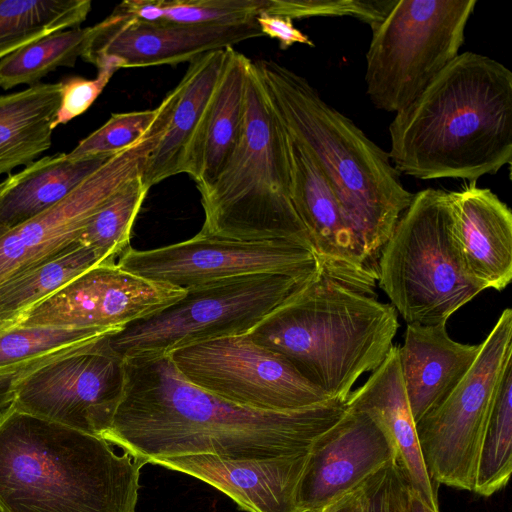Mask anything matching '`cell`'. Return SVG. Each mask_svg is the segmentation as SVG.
I'll use <instances>...</instances> for the list:
<instances>
[{
	"mask_svg": "<svg viewBox=\"0 0 512 512\" xmlns=\"http://www.w3.org/2000/svg\"><path fill=\"white\" fill-rule=\"evenodd\" d=\"M123 362L122 396L101 437L147 463L189 455H294L307 451L346 410L338 399L293 411L255 410L195 386L169 355L140 353Z\"/></svg>",
	"mask_w": 512,
	"mask_h": 512,
	"instance_id": "obj_1",
	"label": "cell"
},
{
	"mask_svg": "<svg viewBox=\"0 0 512 512\" xmlns=\"http://www.w3.org/2000/svg\"><path fill=\"white\" fill-rule=\"evenodd\" d=\"M389 157L422 180L476 182L512 162V72L475 52L459 53L389 125Z\"/></svg>",
	"mask_w": 512,
	"mask_h": 512,
	"instance_id": "obj_2",
	"label": "cell"
},
{
	"mask_svg": "<svg viewBox=\"0 0 512 512\" xmlns=\"http://www.w3.org/2000/svg\"><path fill=\"white\" fill-rule=\"evenodd\" d=\"M254 64L286 130L333 189L365 265L378 277L381 251L414 194L389 154L304 77L272 60Z\"/></svg>",
	"mask_w": 512,
	"mask_h": 512,
	"instance_id": "obj_3",
	"label": "cell"
},
{
	"mask_svg": "<svg viewBox=\"0 0 512 512\" xmlns=\"http://www.w3.org/2000/svg\"><path fill=\"white\" fill-rule=\"evenodd\" d=\"M145 464L100 436L0 411L1 512H135Z\"/></svg>",
	"mask_w": 512,
	"mask_h": 512,
	"instance_id": "obj_4",
	"label": "cell"
},
{
	"mask_svg": "<svg viewBox=\"0 0 512 512\" xmlns=\"http://www.w3.org/2000/svg\"><path fill=\"white\" fill-rule=\"evenodd\" d=\"M396 309L316 272L247 335L288 360L328 398L346 401L358 378L375 370L393 346Z\"/></svg>",
	"mask_w": 512,
	"mask_h": 512,
	"instance_id": "obj_5",
	"label": "cell"
},
{
	"mask_svg": "<svg viewBox=\"0 0 512 512\" xmlns=\"http://www.w3.org/2000/svg\"><path fill=\"white\" fill-rule=\"evenodd\" d=\"M200 194L205 213L200 233L245 241L286 240L314 252L291 199L289 135L252 60L238 146Z\"/></svg>",
	"mask_w": 512,
	"mask_h": 512,
	"instance_id": "obj_6",
	"label": "cell"
},
{
	"mask_svg": "<svg viewBox=\"0 0 512 512\" xmlns=\"http://www.w3.org/2000/svg\"><path fill=\"white\" fill-rule=\"evenodd\" d=\"M377 273L407 324L446 323L483 291L456 243L451 192L427 188L413 195L381 251Z\"/></svg>",
	"mask_w": 512,
	"mask_h": 512,
	"instance_id": "obj_7",
	"label": "cell"
},
{
	"mask_svg": "<svg viewBox=\"0 0 512 512\" xmlns=\"http://www.w3.org/2000/svg\"><path fill=\"white\" fill-rule=\"evenodd\" d=\"M311 276L258 273L217 280L187 290L179 300L131 322L105 341L123 359L140 353L169 355L202 342L247 334Z\"/></svg>",
	"mask_w": 512,
	"mask_h": 512,
	"instance_id": "obj_8",
	"label": "cell"
},
{
	"mask_svg": "<svg viewBox=\"0 0 512 512\" xmlns=\"http://www.w3.org/2000/svg\"><path fill=\"white\" fill-rule=\"evenodd\" d=\"M476 4V0H396L372 29L366 54V92L376 108L401 111L456 58Z\"/></svg>",
	"mask_w": 512,
	"mask_h": 512,
	"instance_id": "obj_9",
	"label": "cell"
},
{
	"mask_svg": "<svg viewBox=\"0 0 512 512\" xmlns=\"http://www.w3.org/2000/svg\"><path fill=\"white\" fill-rule=\"evenodd\" d=\"M512 364V310L505 309L460 383L416 423L425 467L437 484L473 491L484 431Z\"/></svg>",
	"mask_w": 512,
	"mask_h": 512,
	"instance_id": "obj_10",
	"label": "cell"
},
{
	"mask_svg": "<svg viewBox=\"0 0 512 512\" xmlns=\"http://www.w3.org/2000/svg\"><path fill=\"white\" fill-rule=\"evenodd\" d=\"M169 356L189 382L240 406L293 411L330 400L283 356L247 334L191 345Z\"/></svg>",
	"mask_w": 512,
	"mask_h": 512,
	"instance_id": "obj_11",
	"label": "cell"
},
{
	"mask_svg": "<svg viewBox=\"0 0 512 512\" xmlns=\"http://www.w3.org/2000/svg\"><path fill=\"white\" fill-rule=\"evenodd\" d=\"M118 266L145 279L187 291L234 276L277 273L309 277L315 253L286 240H235L198 233L183 242L151 250L129 247Z\"/></svg>",
	"mask_w": 512,
	"mask_h": 512,
	"instance_id": "obj_12",
	"label": "cell"
},
{
	"mask_svg": "<svg viewBox=\"0 0 512 512\" xmlns=\"http://www.w3.org/2000/svg\"><path fill=\"white\" fill-rule=\"evenodd\" d=\"M105 338L36 369L18 383L11 405L101 437L112 422L124 386L123 359L110 350Z\"/></svg>",
	"mask_w": 512,
	"mask_h": 512,
	"instance_id": "obj_13",
	"label": "cell"
},
{
	"mask_svg": "<svg viewBox=\"0 0 512 512\" xmlns=\"http://www.w3.org/2000/svg\"><path fill=\"white\" fill-rule=\"evenodd\" d=\"M162 132L161 124H154L144 138L112 156L58 204L15 227H0V284L77 243L101 206L142 175Z\"/></svg>",
	"mask_w": 512,
	"mask_h": 512,
	"instance_id": "obj_14",
	"label": "cell"
},
{
	"mask_svg": "<svg viewBox=\"0 0 512 512\" xmlns=\"http://www.w3.org/2000/svg\"><path fill=\"white\" fill-rule=\"evenodd\" d=\"M185 293L130 273L115 261L103 262L20 314L17 325L121 330Z\"/></svg>",
	"mask_w": 512,
	"mask_h": 512,
	"instance_id": "obj_15",
	"label": "cell"
},
{
	"mask_svg": "<svg viewBox=\"0 0 512 512\" xmlns=\"http://www.w3.org/2000/svg\"><path fill=\"white\" fill-rule=\"evenodd\" d=\"M95 25L96 33L82 58L97 69L176 65L264 36L256 18L232 24L185 25L145 22L113 11Z\"/></svg>",
	"mask_w": 512,
	"mask_h": 512,
	"instance_id": "obj_16",
	"label": "cell"
},
{
	"mask_svg": "<svg viewBox=\"0 0 512 512\" xmlns=\"http://www.w3.org/2000/svg\"><path fill=\"white\" fill-rule=\"evenodd\" d=\"M395 459L394 444L382 423L346 407L308 449L297 488L299 512H321Z\"/></svg>",
	"mask_w": 512,
	"mask_h": 512,
	"instance_id": "obj_17",
	"label": "cell"
},
{
	"mask_svg": "<svg viewBox=\"0 0 512 512\" xmlns=\"http://www.w3.org/2000/svg\"><path fill=\"white\" fill-rule=\"evenodd\" d=\"M289 152L292 203L308 232L318 265L344 284L375 293L378 277L365 265L333 189L290 135Z\"/></svg>",
	"mask_w": 512,
	"mask_h": 512,
	"instance_id": "obj_18",
	"label": "cell"
},
{
	"mask_svg": "<svg viewBox=\"0 0 512 512\" xmlns=\"http://www.w3.org/2000/svg\"><path fill=\"white\" fill-rule=\"evenodd\" d=\"M226 49L207 52L189 62L186 73L170 91L166 126L141 175L146 188L180 173L197 179L205 127L224 71Z\"/></svg>",
	"mask_w": 512,
	"mask_h": 512,
	"instance_id": "obj_19",
	"label": "cell"
},
{
	"mask_svg": "<svg viewBox=\"0 0 512 512\" xmlns=\"http://www.w3.org/2000/svg\"><path fill=\"white\" fill-rule=\"evenodd\" d=\"M307 452L246 460L189 455L155 459L149 463L203 481L247 512H299L297 488Z\"/></svg>",
	"mask_w": 512,
	"mask_h": 512,
	"instance_id": "obj_20",
	"label": "cell"
},
{
	"mask_svg": "<svg viewBox=\"0 0 512 512\" xmlns=\"http://www.w3.org/2000/svg\"><path fill=\"white\" fill-rule=\"evenodd\" d=\"M451 196L455 239L467 272L483 290H503L512 279L510 208L476 182Z\"/></svg>",
	"mask_w": 512,
	"mask_h": 512,
	"instance_id": "obj_21",
	"label": "cell"
},
{
	"mask_svg": "<svg viewBox=\"0 0 512 512\" xmlns=\"http://www.w3.org/2000/svg\"><path fill=\"white\" fill-rule=\"evenodd\" d=\"M480 349L481 344L454 341L448 335L446 323L407 324L398 359L415 423L448 397L467 374Z\"/></svg>",
	"mask_w": 512,
	"mask_h": 512,
	"instance_id": "obj_22",
	"label": "cell"
},
{
	"mask_svg": "<svg viewBox=\"0 0 512 512\" xmlns=\"http://www.w3.org/2000/svg\"><path fill=\"white\" fill-rule=\"evenodd\" d=\"M346 407L367 412L387 430L396 450V465L407 486L439 511L438 487L429 475L420 450L416 423L412 417L398 359L393 345L384 361L368 380L350 392Z\"/></svg>",
	"mask_w": 512,
	"mask_h": 512,
	"instance_id": "obj_23",
	"label": "cell"
},
{
	"mask_svg": "<svg viewBox=\"0 0 512 512\" xmlns=\"http://www.w3.org/2000/svg\"><path fill=\"white\" fill-rule=\"evenodd\" d=\"M111 157L58 153L26 166L0 196V227H15L52 208Z\"/></svg>",
	"mask_w": 512,
	"mask_h": 512,
	"instance_id": "obj_24",
	"label": "cell"
},
{
	"mask_svg": "<svg viewBox=\"0 0 512 512\" xmlns=\"http://www.w3.org/2000/svg\"><path fill=\"white\" fill-rule=\"evenodd\" d=\"M60 100L61 82L0 95V175L32 164L51 147Z\"/></svg>",
	"mask_w": 512,
	"mask_h": 512,
	"instance_id": "obj_25",
	"label": "cell"
},
{
	"mask_svg": "<svg viewBox=\"0 0 512 512\" xmlns=\"http://www.w3.org/2000/svg\"><path fill=\"white\" fill-rule=\"evenodd\" d=\"M226 51L224 71L202 141L199 174L195 180L200 192L212 185L229 162L244 125L246 75L251 59L233 47Z\"/></svg>",
	"mask_w": 512,
	"mask_h": 512,
	"instance_id": "obj_26",
	"label": "cell"
},
{
	"mask_svg": "<svg viewBox=\"0 0 512 512\" xmlns=\"http://www.w3.org/2000/svg\"><path fill=\"white\" fill-rule=\"evenodd\" d=\"M102 263L78 242L0 284V320L17 324L20 314L49 297L91 267Z\"/></svg>",
	"mask_w": 512,
	"mask_h": 512,
	"instance_id": "obj_27",
	"label": "cell"
},
{
	"mask_svg": "<svg viewBox=\"0 0 512 512\" xmlns=\"http://www.w3.org/2000/svg\"><path fill=\"white\" fill-rule=\"evenodd\" d=\"M90 0H0V60L57 31L76 28Z\"/></svg>",
	"mask_w": 512,
	"mask_h": 512,
	"instance_id": "obj_28",
	"label": "cell"
},
{
	"mask_svg": "<svg viewBox=\"0 0 512 512\" xmlns=\"http://www.w3.org/2000/svg\"><path fill=\"white\" fill-rule=\"evenodd\" d=\"M96 25L70 28L44 36L0 60V87L34 85L58 67H73L88 49Z\"/></svg>",
	"mask_w": 512,
	"mask_h": 512,
	"instance_id": "obj_29",
	"label": "cell"
},
{
	"mask_svg": "<svg viewBox=\"0 0 512 512\" xmlns=\"http://www.w3.org/2000/svg\"><path fill=\"white\" fill-rule=\"evenodd\" d=\"M113 328H60L14 325L0 332V375L43 358L95 344Z\"/></svg>",
	"mask_w": 512,
	"mask_h": 512,
	"instance_id": "obj_30",
	"label": "cell"
},
{
	"mask_svg": "<svg viewBox=\"0 0 512 512\" xmlns=\"http://www.w3.org/2000/svg\"><path fill=\"white\" fill-rule=\"evenodd\" d=\"M512 471V364L504 373L482 438L473 492L491 496Z\"/></svg>",
	"mask_w": 512,
	"mask_h": 512,
	"instance_id": "obj_31",
	"label": "cell"
},
{
	"mask_svg": "<svg viewBox=\"0 0 512 512\" xmlns=\"http://www.w3.org/2000/svg\"><path fill=\"white\" fill-rule=\"evenodd\" d=\"M141 175L130 179L91 217L78 243L93 249L103 262H112L130 246L135 219L148 194Z\"/></svg>",
	"mask_w": 512,
	"mask_h": 512,
	"instance_id": "obj_32",
	"label": "cell"
},
{
	"mask_svg": "<svg viewBox=\"0 0 512 512\" xmlns=\"http://www.w3.org/2000/svg\"><path fill=\"white\" fill-rule=\"evenodd\" d=\"M269 0H154L155 22L185 25L232 24L255 19Z\"/></svg>",
	"mask_w": 512,
	"mask_h": 512,
	"instance_id": "obj_33",
	"label": "cell"
},
{
	"mask_svg": "<svg viewBox=\"0 0 512 512\" xmlns=\"http://www.w3.org/2000/svg\"><path fill=\"white\" fill-rule=\"evenodd\" d=\"M160 113L155 109L115 113L100 128L82 139L68 154L73 158L116 155L144 138Z\"/></svg>",
	"mask_w": 512,
	"mask_h": 512,
	"instance_id": "obj_34",
	"label": "cell"
},
{
	"mask_svg": "<svg viewBox=\"0 0 512 512\" xmlns=\"http://www.w3.org/2000/svg\"><path fill=\"white\" fill-rule=\"evenodd\" d=\"M396 0H269L268 14L302 19L309 17L357 18L371 27L379 25Z\"/></svg>",
	"mask_w": 512,
	"mask_h": 512,
	"instance_id": "obj_35",
	"label": "cell"
},
{
	"mask_svg": "<svg viewBox=\"0 0 512 512\" xmlns=\"http://www.w3.org/2000/svg\"><path fill=\"white\" fill-rule=\"evenodd\" d=\"M363 512H405L407 484L395 460L362 484Z\"/></svg>",
	"mask_w": 512,
	"mask_h": 512,
	"instance_id": "obj_36",
	"label": "cell"
},
{
	"mask_svg": "<svg viewBox=\"0 0 512 512\" xmlns=\"http://www.w3.org/2000/svg\"><path fill=\"white\" fill-rule=\"evenodd\" d=\"M116 70L112 66H102L94 79L71 77L61 81V100L53 130L83 114L101 94Z\"/></svg>",
	"mask_w": 512,
	"mask_h": 512,
	"instance_id": "obj_37",
	"label": "cell"
},
{
	"mask_svg": "<svg viewBox=\"0 0 512 512\" xmlns=\"http://www.w3.org/2000/svg\"><path fill=\"white\" fill-rule=\"evenodd\" d=\"M256 22L263 35L279 41L281 49H287L296 43L314 46L312 40L297 29L293 20L288 17L262 12L256 17Z\"/></svg>",
	"mask_w": 512,
	"mask_h": 512,
	"instance_id": "obj_38",
	"label": "cell"
},
{
	"mask_svg": "<svg viewBox=\"0 0 512 512\" xmlns=\"http://www.w3.org/2000/svg\"><path fill=\"white\" fill-rule=\"evenodd\" d=\"M321 512H363L362 485L330 503Z\"/></svg>",
	"mask_w": 512,
	"mask_h": 512,
	"instance_id": "obj_39",
	"label": "cell"
},
{
	"mask_svg": "<svg viewBox=\"0 0 512 512\" xmlns=\"http://www.w3.org/2000/svg\"><path fill=\"white\" fill-rule=\"evenodd\" d=\"M405 512H439L430 507L421 496L407 486Z\"/></svg>",
	"mask_w": 512,
	"mask_h": 512,
	"instance_id": "obj_40",
	"label": "cell"
},
{
	"mask_svg": "<svg viewBox=\"0 0 512 512\" xmlns=\"http://www.w3.org/2000/svg\"><path fill=\"white\" fill-rule=\"evenodd\" d=\"M14 180H15V174L9 175L5 180L0 182V196L14 182Z\"/></svg>",
	"mask_w": 512,
	"mask_h": 512,
	"instance_id": "obj_41",
	"label": "cell"
},
{
	"mask_svg": "<svg viewBox=\"0 0 512 512\" xmlns=\"http://www.w3.org/2000/svg\"><path fill=\"white\" fill-rule=\"evenodd\" d=\"M14 325H17L15 322H12V321H3V320H0V332L11 327V326H14Z\"/></svg>",
	"mask_w": 512,
	"mask_h": 512,
	"instance_id": "obj_42",
	"label": "cell"
},
{
	"mask_svg": "<svg viewBox=\"0 0 512 512\" xmlns=\"http://www.w3.org/2000/svg\"><path fill=\"white\" fill-rule=\"evenodd\" d=\"M1 512V511H0Z\"/></svg>",
	"mask_w": 512,
	"mask_h": 512,
	"instance_id": "obj_43",
	"label": "cell"
}]
</instances>
